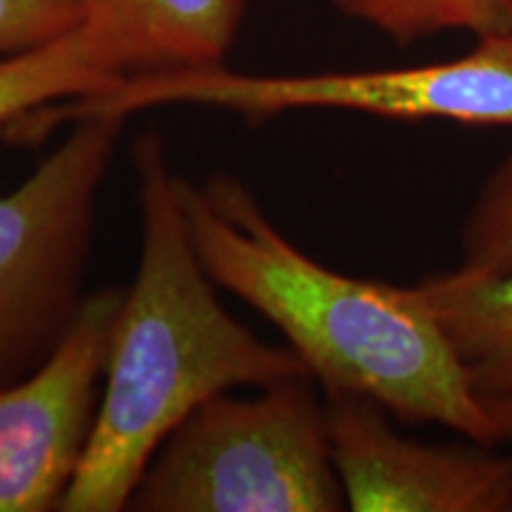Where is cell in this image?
<instances>
[{
  "mask_svg": "<svg viewBox=\"0 0 512 512\" xmlns=\"http://www.w3.org/2000/svg\"><path fill=\"white\" fill-rule=\"evenodd\" d=\"M126 117L83 114L15 190L0 195V387L36 370L83 299L98 192Z\"/></svg>",
  "mask_w": 512,
  "mask_h": 512,
  "instance_id": "cell-5",
  "label": "cell"
},
{
  "mask_svg": "<svg viewBox=\"0 0 512 512\" xmlns=\"http://www.w3.org/2000/svg\"><path fill=\"white\" fill-rule=\"evenodd\" d=\"M323 396L347 510L512 512V451L467 437L460 444H427L394 430L373 399Z\"/></svg>",
  "mask_w": 512,
  "mask_h": 512,
  "instance_id": "cell-7",
  "label": "cell"
},
{
  "mask_svg": "<svg viewBox=\"0 0 512 512\" xmlns=\"http://www.w3.org/2000/svg\"><path fill=\"white\" fill-rule=\"evenodd\" d=\"M162 105L219 107L264 119L290 110H347L403 121L512 126V31L477 38L463 57L370 72L254 76L223 67L131 74L110 93L60 107L64 121L83 114L131 117Z\"/></svg>",
  "mask_w": 512,
  "mask_h": 512,
  "instance_id": "cell-4",
  "label": "cell"
},
{
  "mask_svg": "<svg viewBox=\"0 0 512 512\" xmlns=\"http://www.w3.org/2000/svg\"><path fill=\"white\" fill-rule=\"evenodd\" d=\"M489 418L494 422L498 441L508 444L512 448V392L496 394V396H482Z\"/></svg>",
  "mask_w": 512,
  "mask_h": 512,
  "instance_id": "cell-14",
  "label": "cell"
},
{
  "mask_svg": "<svg viewBox=\"0 0 512 512\" xmlns=\"http://www.w3.org/2000/svg\"><path fill=\"white\" fill-rule=\"evenodd\" d=\"M143 242L121 299L105 392L64 512L128 508L171 432L192 411L235 387L309 375L290 347L259 339L223 309L185 223L164 140H133Z\"/></svg>",
  "mask_w": 512,
  "mask_h": 512,
  "instance_id": "cell-2",
  "label": "cell"
},
{
  "mask_svg": "<svg viewBox=\"0 0 512 512\" xmlns=\"http://www.w3.org/2000/svg\"><path fill=\"white\" fill-rule=\"evenodd\" d=\"M176 185L204 271L283 332L323 394L366 396L403 422H434L501 446L482 396L415 287L313 261L238 178Z\"/></svg>",
  "mask_w": 512,
  "mask_h": 512,
  "instance_id": "cell-1",
  "label": "cell"
},
{
  "mask_svg": "<svg viewBox=\"0 0 512 512\" xmlns=\"http://www.w3.org/2000/svg\"><path fill=\"white\" fill-rule=\"evenodd\" d=\"M249 0H86V17L117 36L133 74L219 67Z\"/></svg>",
  "mask_w": 512,
  "mask_h": 512,
  "instance_id": "cell-8",
  "label": "cell"
},
{
  "mask_svg": "<svg viewBox=\"0 0 512 512\" xmlns=\"http://www.w3.org/2000/svg\"><path fill=\"white\" fill-rule=\"evenodd\" d=\"M128 508L347 510L316 380L297 375L261 387L254 399L219 394L202 403L159 448Z\"/></svg>",
  "mask_w": 512,
  "mask_h": 512,
  "instance_id": "cell-3",
  "label": "cell"
},
{
  "mask_svg": "<svg viewBox=\"0 0 512 512\" xmlns=\"http://www.w3.org/2000/svg\"><path fill=\"white\" fill-rule=\"evenodd\" d=\"M335 5L401 46L441 31H470L477 38L512 31V0H335Z\"/></svg>",
  "mask_w": 512,
  "mask_h": 512,
  "instance_id": "cell-11",
  "label": "cell"
},
{
  "mask_svg": "<svg viewBox=\"0 0 512 512\" xmlns=\"http://www.w3.org/2000/svg\"><path fill=\"white\" fill-rule=\"evenodd\" d=\"M131 74L117 36L86 17L55 41L0 57V126L62 100L110 93Z\"/></svg>",
  "mask_w": 512,
  "mask_h": 512,
  "instance_id": "cell-9",
  "label": "cell"
},
{
  "mask_svg": "<svg viewBox=\"0 0 512 512\" xmlns=\"http://www.w3.org/2000/svg\"><path fill=\"white\" fill-rule=\"evenodd\" d=\"M121 299H83L46 361L0 387V512L60 510L91 441Z\"/></svg>",
  "mask_w": 512,
  "mask_h": 512,
  "instance_id": "cell-6",
  "label": "cell"
},
{
  "mask_svg": "<svg viewBox=\"0 0 512 512\" xmlns=\"http://www.w3.org/2000/svg\"><path fill=\"white\" fill-rule=\"evenodd\" d=\"M460 268L512 273V152L479 188L460 233Z\"/></svg>",
  "mask_w": 512,
  "mask_h": 512,
  "instance_id": "cell-12",
  "label": "cell"
},
{
  "mask_svg": "<svg viewBox=\"0 0 512 512\" xmlns=\"http://www.w3.org/2000/svg\"><path fill=\"white\" fill-rule=\"evenodd\" d=\"M86 22V0H0V55L55 41Z\"/></svg>",
  "mask_w": 512,
  "mask_h": 512,
  "instance_id": "cell-13",
  "label": "cell"
},
{
  "mask_svg": "<svg viewBox=\"0 0 512 512\" xmlns=\"http://www.w3.org/2000/svg\"><path fill=\"white\" fill-rule=\"evenodd\" d=\"M479 396L512 392V273L453 268L415 285Z\"/></svg>",
  "mask_w": 512,
  "mask_h": 512,
  "instance_id": "cell-10",
  "label": "cell"
}]
</instances>
